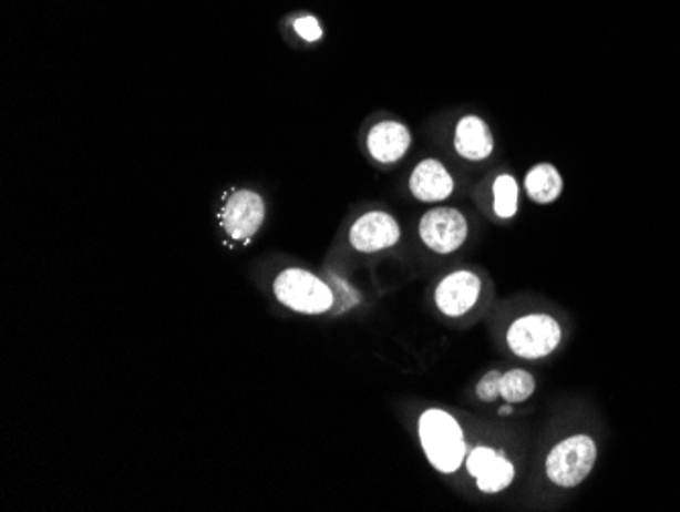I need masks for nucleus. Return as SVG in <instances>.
I'll return each instance as SVG.
<instances>
[{"label":"nucleus","mask_w":680,"mask_h":512,"mask_svg":"<svg viewBox=\"0 0 680 512\" xmlns=\"http://www.w3.org/2000/svg\"><path fill=\"white\" fill-rule=\"evenodd\" d=\"M418 436L432 468L442 474H454L466 460L465 436L453 414L426 410L418 421Z\"/></svg>","instance_id":"obj_1"},{"label":"nucleus","mask_w":680,"mask_h":512,"mask_svg":"<svg viewBox=\"0 0 680 512\" xmlns=\"http://www.w3.org/2000/svg\"><path fill=\"white\" fill-rule=\"evenodd\" d=\"M274 293L281 305L303 315H322L334 305L330 286L306 269H284L276 278Z\"/></svg>","instance_id":"obj_2"},{"label":"nucleus","mask_w":680,"mask_h":512,"mask_svg":"<svg viewBox=\"0 0 680 512\" xmlns=\"http://www.w3.org/2000/svg\"><path fill=\"white\" fill-rule=\"evenodd\" d=\"M597 460V446L589 436L568 437L546 458V475L560 488H575L591 474Z\"/></svg>","instance_id":"obj_3"},{"label":"nucleus","mask_w":680,"mask_h":512,"mask_svg":"<svg viewBox=\"0 0 680 512\" xmlns=\"http://www.w3.org/2000/svg\"><path fill=\"white\" fill-rule=\"evenodd\" d=\"M560 339L563 329L558 320L544 313L519 317L507 329V347L522 359L548 358L555 354Z\"/></svg>","instance_id":"obj_4"},{"label":"nucleus","mask_w":680,"mask_h":512,"mask_svg":"<svg viewBox=\"0 0 680 512\" xmlns=\"http://www.w3.org/2000/svg\"><path fill=\"white\" fill-rule=\"evenodd\" d=\"M420 239L436 254H453L468 237V223L459 208H432L420 225Z\"/></svg>","instance_id":"obj_5"},{"label":"nucleus","mask_w":680,"mask_h":512,"mask_svg":"<svg viewBox=\"0 0 680 512\" xmlns=\"http://www.w3.org/2000/svg\"><path fill=\"white\" fill-rule=\"evenodd\" d=\"M265 221L264 198L253 191H237L230 194L220 213L223 229L228 237L247 244L261 229Z\"/></svg>","instance_id":"obj_6"},{"label":"nucleus","mask_w":680,"mask_h":512,"mask_svg":"<svg viewBox=\"0 0 680 512\" xmlns=\"http://www.w3.org/2000/svg\"><path fill=\"white\" fill-rule=\"evenodd\" d=\"M400 235H402L400 225L390 213L371 211L354 221L353 227L349 231V242L361 254H375L398 244Z\"/></svg>","instance_id":"obj_7"},{"label":"nucleus","mask_w":680,"mask_h":512,"mask_svg":"<svg viewBox=\"0 0 680 512\" xmlns=\"http://www.w3.org/2000/svg\"><path fill=\"white\" fill-rule=\"evenodd\" d=\"M481 295L480 276L468 269H459L449 274L436 288L434 300L446 317H463L477 305Z\"/></svg>","instance_id":"obj_8"},{"label":"nucleus","mask_w":680,"mask_h":512,"mask_svg":"<svg viewBox=\"0 0 680 512\" xmlns=\"http://www.w3.org/2000/svg\"><path fill=\"white\" fill-rule=\"evenodd\" d=\"M468 474L477 480V487L485 494H497L509 487L516 478V468L512 461L492 448H475L466 458Z\"/></svg>","instance_id":"obj_9"},{"label":"nucleus","mask_w":680,"mask_h":512,"mask_svg":"<svg viewBox=\"0 0 680 512\" xmlns=\"http://www.w3.org/2000/svg\"><path fill=\"white\" fill-rule=\"evenodd\" d=\"M412 133L400 121H379L367 135V150L379 164H395L408 154Z\"/></svg>","instance_id":"obj_10"},{"label":"nucleus","mask_w":680,"mask_h":512,"mask_svg":"<svg viewBox=\"0 0 680 512\" xmlns=\"http://www.w3.org/2000/svg\"><path fill=\"white\" fill-rule=\"evenodd\" d=\"M495 150L492 127L477 115H466L454 129V152L468 162H483Z\"/></svg>","instance_id":"obj_11"},{"label":"nucleus","mask_w":680,"mask_h":512,"mask_svg":"<svg viewBox=\"0 0 680 512\" xmlns=\"http://www.w3.org/2000/svg\"><path fill=\"white\" fill-rule=\"evenodd\" d=\"M410 193L422 203H442L454 193L453 174L439 160H424L410 176Z\"/></svg>","instance_id":"obj_12"},{"label":"nucleus","mask_w":680,"mask_h":512,"mask_svg":"<svg viewBox=\"0 0 680 512\" xmlns=\"http://www.w3.org/2000/svg\"><path fill=\"white\" fill-rule=\"evenodd\" d=\"M526 193L536 205H553L565 188L560 172L553 164H538L532 167L524 180Z\"/></svg>","instance_id":"obj_13"},{"label":"nucleus","mask_w":680,"mask_h":512,"mask_svg":"<svg viewBox=\"0 0 680 512\" xmlns=\"http://www.w3.org/2000/svg\"><path fill=\"white\" fill-rule=\"evenodd\" d=\"M519 208V184L512 174H502L493 182V211L499 218H512Z\"/></svg>","instance_id":"obj_14"},{"label":"nucleus","mask_w":680,"mask_h":512,"mask_svg":"<svg viewBox=\"0 0 680 512\" xmlns=\"http://www.w3.org/2000/svg\"><path fill=\"white\" fill-rule=\"evenodd\" d=\"M536 390L534 376L526 370H512L502 376V398L509 405L526 402Z\"/></svg>","instance_id":"obj_15"},{"label":"nucleus","mask_w":680,"mask_h":512,"mask_svg":"<svg viewBox=\"0 0 680 512\" xmlns=\"http://www.w3.org/2000/svg\"><path fill=\"white\" fill-rule=\"evenodd\" d=\"M293 29H296V33H298L303 41H308V43H316V41H320L322 35H324V29H322L320 21L316 19L315 14H302V17H298V19L293 21Z\"/></svg>","instance_id":"obj_16"},{"label":"nucleus","mask_w":680,"mask_h":512,"mask_svg":"<svg viewBox=\"0 0 680 512\" xmlns=\"http://www.w3.org/2000/svg\"><path fill=\"white\" fill-rule=\"evenodd\" d=\"M502 371H490L481 378L480 386H477V397L483 402H493L495 398L502 397Z\"/></svg>","instance_id":"obj_17"},{"label":"nucleus","mask_w":680,"mask_h":512,"mask_svg":"<svg viewBox=\"0 0 680 512\" xmlns=\"http://www.w3.org/2000/svg\"><path fill=\"white\" fill-rule=\"evenodd\" d=\"M499 414H504V417L512 414V407H504V409H499Z\"/></svg>","instance_id":"obj_18"}]
</instances>
